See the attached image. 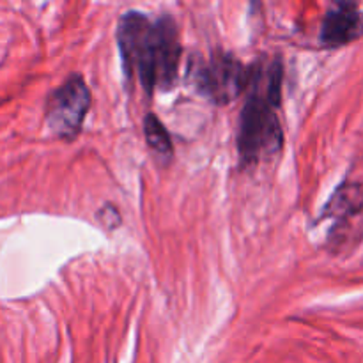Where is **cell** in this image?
I'll return each instance as SVG.
<instances>
[{
	"label": "cell",
	"mask_w": 363,
	"mask_h": 363,
	"mask_svg": "<svg viewBox=\"0 0 363 363\" xmlns=\"http://www.w3.org/2000/svg\"><path fill=\"white\" fill-rule=\"evenodd\" d=\"M117 45L128 78H137L145 94L174 87L181 45L172 18L151 21L137 11L126 13L117 25Z\"/></svg>",
	"instance_id": "cell-1"
},
{
	"label": "cell",
	"mask_w": 363,
	"mask_h": 363,
	"mask_svg": "<svg viewBox=\"0 0 363 363\" xmlns=\"http://www.w3.org/2000/svg\"><path fill=\"white\" fill-rule=\"evenodd\" d=\"M282 91V66L280 60H262L254 64L247 87V101L240 117V149L245 165L257 163L280 151L284 133L277 108Z\"/></svg>",
	"instance_id": "cell-2"
},
{
	"label": "cell",
	"mask_w": 363,
	"mask_h": 363,
	"mask_svg": "<svg viewBox=\"0 0 363 363\" xmlns=\"http://www.w3.org/2000/svg\"><path fill=\"white\" fill-rule=\"evenodd\" d=\"M252 67L243 66L230 53L213 52L209 57H194L188 66V78L199 94L216 105L234 101L247 91Z\"/></svg>",
	"instance_id": "cell-3"
},
{
	"label": "cell",
	"mask_w": 363,
	"mask_h": 363,
	"mask_svg": "<svg viewBox=\"0 0 363 363\" xmlns=\"http://www.w3.org/2000/svg\"><path fill=\"white\" fill-rule=\"evenodd\" d=\"M91 108V92L80 74L67 78L46 101L45 123L57 138L73 140Z\"/></svg>",
	"instance_id": "cell-4"
},
{
	"label": "cell",
	"mask_w": 363,
	"mask_h": 363,
	"mask_svg": "<svg viewBox=\"0 0 363 363\" xmlns=\"http://www.w3.org/2000/svg\"><path fill=\"white\" fill-rule=\"evenodd\" d=\"M363 35V11L358 0H335L321 27V41L326 46H344Z\"/></svg>",
	"instance_id": "cell-5"
},
{
	"label": "cell",
	"mask_w": 363,
	"mask_h": 363,
	"mask_svg": "<svg viewBox=\"0 0 363 363\" xmlns=\"http://www.w3.org/2000/svg\"><path fill=\"white\" fill-rule=\"evenodd\" d=\"M144 133L149 147H151L156 155L167 156V158L172 155V142H170L169 131L165 130L162 121H160L155 113H147V116H145Z\"/></svg>",
	"instance_id": "cell-6"
}]
</instances>
